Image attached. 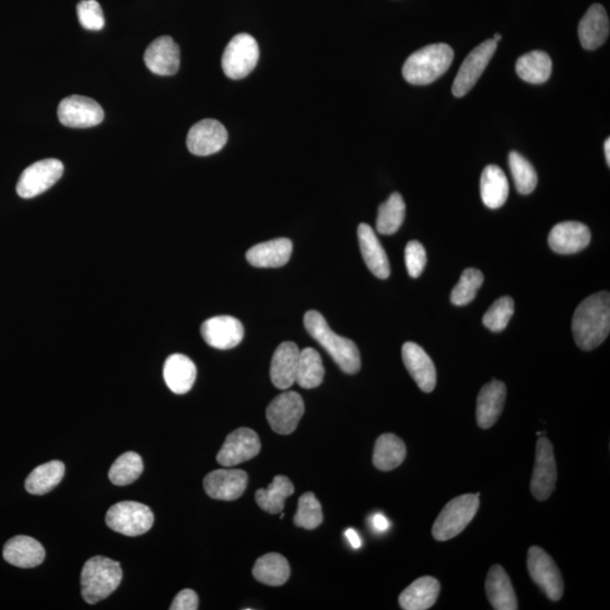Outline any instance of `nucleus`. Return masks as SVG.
<instances>
[{"label":"nucleus","mask_w":610,"mask_h":610,"mask_svg":"<svg viewBox=\"0 0 610 610\" xmlns=\"http://www.w3.org/2000/svg\"><path fill=\"white\" fill-rule=\"evenodd\" d=\"M121 581L120 563L103 557L90 558L81 570V596L86 603L98 604L115 593Z\"/></svg>","instance_id":"4"},{"label":"nucleus","mask_w":610,"mask_h":610,"mask_svg":"<svg viewBox=\"0 0 610 610\" xmlns=\"http://www.w3.org/2000/svg\"><path fill=\"white\" fill-rule=\"evenodd\" d=\"M402 354L405 367L416 385L424 393H432L436 386V368L429 355L412 341L404 344Z\"/></svg>","instance_id":"20"},{"label":"nucleus","mask_w":610,"mask_h":610,"mask_svg":"<svg viewBox=\"0 0 610 610\" xmlns=\"http://www.w3.org/2000/svg\"><path fill=\"white\" fill-rule=\"evenodd\" d=\"M553 62L544 52H531L518 59L516 71L521 80L530 84H543L552 75Z\"/></svg>","instance_id":"34"},{"label":"nucleus","mask_w":610,"mask_h":610,"mask_svg":"<svg viewBox=\"0 0 610 610\" xmlns=\"http://www.w3.org/2000/svg\"><path fill=\"white\" fill-rule=\"evenodd\" d=\"M440 590V582L435 577H420L399 596L400 607L405 610L429 609L438 600Z\"/></svg>","instance_id":"29"},{"label":"nucleus","mask_w":610,"mask_h":610,"mask_svg":"<svg viewBox=\"0 0 610 610\" xmlns=\"http://www.w3.org/2000/svg\"><path fill=\"white\" fill-rule=\"evenodd\" d=\"M65 464L58 460L41 464L25 481V490L32 495H44L59 485L65 476Z\"/></svg>","instance_id":"33"},{"label":"nucleus","mask_w":610,"mask_h":610,"mask_svg":"<svg viewBox=\"0 0 610 610\" xmlns=\"http://www.w3.org/2000/svg\"><path fill=\"white\" fill-rule=\"evenodd\" d=\"M145 65L155 75L172 76L180 67V49L171 36H159L144 54Z\"/></svg>","instance_id":"18"},{"label":"nucleus","mask_w":610,"mask_h":610,"mask_svg":"<svg viewBox=\"0 0 610 610\" xmlns=\"http://www.w3.org/2000/svg\"><path fill=\"white\" fill-rule=\"evenodd\" d=\"M323 521L320 502L313 493H305L299 500V508L294 517L295 526L307 530L316 529Z\"/></svg>","instance_id":"41"},{"label":"nucleus","mask_w":610,"mask_h":610,"mask_svg":"<svg viewBox=\"0 0 610 610\" xmlns=\"http://www.w3.org/2000/svg\"><path fill=\"white\" fill-rule=\"evenodd\" d=\"M481 195L486 207L498 209L508 200L509 181L502 168L489 166L484 168L481 177Z\"/></svg>","instance_id":"30"},{"label":"nucleus","mask_w":610,"mask_h":610,"mask_svg":"<svg viewBox=\"0 0 610 610\" xmlns=\"http://www.w3.org/2000/svg\"><path fill=\"white\" fill-rule=\"evenodd\" d=\"M453 50L445 43L427 45L409 57L403 67L404 79L413 85L434 83L452 66Z\"/></svg>","instance_id":"3"},{"label":"nucleus","mask_w":610,"mask_h":610,"mask_svg":"<svg viewBox=\"0 0 610 610\" xmlns=\"http://www.w3.org/2000/svg\"><path fill=\"white\" fill-rule=\"evenodd\" d=\"M199 599L194 590L185 589L176 596L171 610H197Z\"/></svg>","instance_id":"45"},{"label":"nucleus","mask_w":610,"mask_h":610,"mask_svg":"<svg viewBox=\"0 0 610 610\" xmlns=\"http://www.w3.org/2000/svg\"><path fill=\"white\" fill-rule=\"evenodd\" d=\"M294 493L293 482L285 476H276L267 489L257 491V504L271 514L283 512L285 500Z\"/></svg>","instance_id":"35"},{"label":"nucleus","mask_w":610,"mask_h":610,"mask_svg":"<svg viewBox=\"0 0 610 610\" xmlns=\"http://www.w3.org/2000/svg\"><path fill=\"white\" fill-rule=\"evenodd\" d=\"M357 235L359 248H361L362 256L368 270L377 279H388L390 276L389 259L375 231L370 225L362 223L358 226Z\"/></svg>","instance_id":"24"},{"label":"nucleus","mask_w":610,"mask_h":610,"mask_svg":"<svg viewBox=\"0 0 610 610\" xmlns=\"http://www.w3.org/2000/svg\"><path fill=\"white\" fill-rule=\"evenodd\" d=\"M487 599L496 610H517V596L511 580L500 566L490 568L485 582Z\"/></svg>","instance_id":"28"},{"label":"nucleus","mask_w":610,"mask_h":610,"mask_svg":"<svg viewBox=\"0 0 610 610\" xmlns=\"http://www.w3.org/2000/svg\"><path fill=\"white\" fill-rule=\"evenodd\" d=\"M325 377L320 354L313 348L300 350L297 384L304 389H314L320 386Z\"/></svg>","instance_id":"36"},{"label":"nucleus","mask_w":610,"mask_h":610,"mask_svg":"<svg viewBox=\"0 0 610 610\" xmlns=\"http://www.w3.org/2000/svg\"><path fill=\"white\" fill-rule=\"evenodd\" d=\"M63 175V164L56 158L35 162L23 171L16 191L22 198L36 197L57 184Z\"/></svg>","instance_id":"9"},{"label":"nucleus","mask_w":610,"mask_h":610,"mask_svg":"<svg viewBox=\"0 0 610 610\" xmlns=\"http://www.w3.org/2000/svg\"><path fill=\"white\" fill-rule=\"evenodd\" d=\"M106 522L113 531L136 537L147 534L153 527L154 514L148 505L125 500L108 510Z\"/></svg>","instance_id":"6"},{"label":"nucleus","mask_w":610,"mask_h":610,"mask_svg":"<svg viewBox=\"0 0 610 610\" xmlns=\"http://www.w3.org/2000/svg\"><path fill=\"white\" fill-rule=\"evenodd\" d=\"M507 399V386L493 380L482 386L477 398L476 417L481 429H490L498 422Z\"/></svg>","instance_id":"21"},{"label":"nucleus","mask_w":610,"mask_h":610,"mask_svg":"<svg viewBox=\"0 0 610 610\" xmlns=\"http://www.w3.org/2000/svg\"><path fill=\"white\" fill-rule=\"evenodd\" d=\"M202 336L212 348L225 350L236 348L243 341L244 329L238 319L218 316L203 323Z\"/></svg>","instance_id":"17"},{"label":"nucleus","mask_w":610,"mask_h":610,"mask_svg":"<svg viewBox=\"0 0 610 610\" xmlns=\"http://www.w3.org/2000/svg\"><path fill=\"white\" fill-rule=\"evenodd\" d=\"M144 471L143 460L138 453L121 454L109 471V480L116 486H127L138 481Z\"/></svg>","instance_id":"38"},{"label":"nucleus","mask_w":610,"mask_h":610,"mask_svg":"<svg viewBox=\"0 0 610 610\" xmlns=\"http://www.w3.org/2000/svg\"><path fill=\"white\" fill-rule=\"evenodd\" d=\"M480 494H464L450 500L436 518L432 535L438 541H447L462 534L480 509Z\"/></svg>","instance_id":"5"},{"label":"nucleus","mask_w":610,"mask_h":610,"mask_svg":"<svg viewBox=\"0 0 610 610\" xmlns=\"http://www.w3.org/2000/svg\"><path fill=\"white\" fill-rule=\"evenodd\" d=\"M304 414V402L298 393L277 396L267 407V421L272 431L281 435L292 434Z\"/></svg>","instance_id":"12"},{"label":"nucleus","mask_w":610,"mask_h":610,"mask_svg":"<svg viewBox=\"0 0 610 610\" xmlns=\"http://www.w3.org/2000/svg\"><path fill=\"white\" fill-rule=\"evenodd\" d=\"M371 526L373 529L382 534V532L388 531L390 528V521L384 516V514L377 513L372 517Z\"/></svg>","instance_id":"46"},{"label":"nucleus","mask_w":610,"mask_h":610,"mask_svg":"<svg viewBox=\"0 0 610 610\" xmlns=\"http://www.w3.org/2000/svg\"><path fill=\"white\" fill-rule=\"evenodd\" d=\"M500 39H502V35L498 34V33H496V34L494 35V40L496 41V43H499V41H500Z\"/></svg>","instance_id":"49"},{"label":"nucleus","mask_w":610,"mask_h":610,"mask_svg":"<svg viewBox=\"0 0 610 610\" xmlns=\"http://www.w3.org/2000/svg\"><path fill=\"white\" fill-rule=\"evenodd\" d=\"M591 240L589 227L580 222H562L550 231L548 243L554 253L573 254L588 247Z\"/></svg>","instance_id":"19"},{"label":"nucleus","mask_w":610,"mask_h":610,"mask_svg":"<svg viewBox=\"0 0 610 610\" xmlns=\"http://www.w3.org/2000/svg\"><path fill=\"white\" fill-rule=\"evenodd\" d=\"M58 119L70 129H90L101 124L104 111L93 99L71 95L59 103Z\"/></svg>","instance_id":"13"},{"label":"nucleus","mask_w":610,"mask_h":610,"mask_svg":"<svg viewBox=\"0 0 610 610\" xmlns=\"http://www.w3.org/2000/svg\"><path fill=\"white\" fill-rule=\"evenodd\" d=\"M527 567L532 581L552 602H558L563 597L564 581L561 571L543 548L539 546H532L529 548Z\"/></svg>","instance_id":"8"},{"label":"nucleus","mask_w":610,"mask_h":610,"mask_svg":"<svg viewBox=\"0 0 610 610\" xmlns=\"http://www.w3.org/2000/svg\"><path fill=\"white\" fill-rule=\"evenodd\" d=\"M77 16L86 30L100 31L106 24L102 8L97 0H81L77 5Z\"/></svg>","instance_id":"43"},{"label":"nucleus","mask_w":610,"mask_h":610,"mask_svg":"<svg viewBox=\"0 0 610 610\" xmlns=\"http://www.w3.org/2000/svg\"><path fill=\"white\" fill-rule=\"evenodd\" d=\"M609 330V293L590 295L579 304L573 316L572 331L577 345L584 350L597 348L607 338Z\"/></svg>","instance_id":"1"},{"label":"nucleus","mask_w":610,"mask_h":610,"mask_svg":"<svg viewBox=\"0 0 610 610\" xmlns=\"http://www.w3.org/2000/svg\"><path fill=\"white\" fill-rule=\"evenodd\" d=\"M558 481L557 460L553 444L544 436H540L536 444V462L530 482L534 498L545 500L552 495Z\"/></svg>","instance_id":"10"},{"label":"nucleus","mask_w":610,"mask_h":610,"mask_svg":"<svg viewBox=\"0 0 610 610\" xmlns=\"http://www.w3.org/2000/svg\"><path fill=\"white\" fill-rule=\"evenodd\" d=\"M227 138L229 135L220 121L205 119L191 127L186 147L197 157H208L220 152L225 147Z\"/></svg>","instance_id":"16"},{"label":"nucleus","mask_w":610,"mask_h":610,"mask_svg":"<svg viewBox=\"0 0 610 610\" xmlns=\"http://www.w3.org/2000/svg\"><path fill=\"white\" fill-rule=\"evenodd\" d=\"M406 216V205L402 195L395 193L379 207L376 218V230L380 234H395L403 225Z\"/></svg>","instance_id":"37"},{"label":"nucleus","mask_w":610,"mask_h":610,"mask_svg":"<svg viewBox=\"0 0 610 610\" xmlns=\"http://www.w3.org/2000/svg\"><path fill=\"white\" fill-rule=\"evenodd\" d=\"M259 56V45L253 35H235L223 53V71L231 80H243L256 68Z\"/></svg>","instance_id":"7"},{"label":"nucleus","mask_w":610,"mask_h":610,"mask_svg":"<svg viewBox=\"0 0 610 610\" xmlns=\"http://www.w3.org/2000/svg\"><path fill=\"white\" fill-rule=\"evenodd\" d=\"M163 376L172 393L185 395L193 388L197 376V368L186 355L173 354L164 364Z\"/></svg>","instance_id":"27"},{"label":"nucleus","mask_w":610,"mask_h":610,"mask_svg":"<svg viewBox=\"0 0 610 610\" xmlns=\"http://www.w3.org/2000/svg\"><path fill=\"white\" fill-rule=\"evenodd\" d=\"M609 35V18L606 9L594 4L582 17L579 24V38L582 47L596 50L606 43Z\"/></svg>","instance_id":"25"},{"label":"nucleus","mask_w":610,"mask_h":610,"mask_svg":"<svg viewBox=\"0 0 610 610\" xmlns=\"http://www.w3.org/2000/svg\"><path fill=\"white\" fill-rule=\"evenodd\" d=\"M299 357L300 349L293 341H285L277 348L271 364L272 382L276 388L285 390L295 384Z\"/></svg>","instance_id":"22"},{"label":"nucleus","mask_w":610,"mask_h":610,"mask_svg":"<svg viewBox=\"0 0 610 610\" xmlns=\"http://www.w3.org/2000/svg\"><path fill=\"white\" fill-rule=\"evenodd\" d=\"M405 262L409 276L417 279L422 275L426 266L427 257L425 248L418 241H411L405 249Z\"/></svg>","instance_id":"44"},{"label":"nucleus","mask_w":610,"mask_h":610,"mask_svg":"<svg viewBox=\"0 0 610 610\" xmlns=\"http://www.w3.org/2000/svg\"><path fill=\"white\" fill-rule=\"evenodd\" d=\"M509 166L519 193L521 195L531 194L536 189L537 182H539L535 167L517 152L510 153Z\"/></svg>","instance_id":"39"},{"label":"nucleus","mask_w":610,"mask_h":610,"mask_svg":"<svg viewBox=\"0 0 610 610\" xmlns=\"http://www.w3.org/2000/svg\"><path fill=\"white\" fill-rule=\"evenodd\" d=\"M484 283V275L475 268H467L460 277L459 283L454 286L452 302L457 307H463L476 298L478 290Z\"/></svg>","instance_id":"40"},{"label":"nucleus","mask_w":610,"mask_h":610,"mask_svg":"<svg viewBox=\"0 0 610 610\" xmlns=\"http://www.w3.org/2000/svg\"><path fill=\"white\" fill-rule=\"evenodd\" d=\"M253 575L263 585L281 586L290 579L291 567L288 559L281 554L270 553L257 559Z\"/></svg>","instance_id":"31"},{"label":"nucleus","mask_w":610,"mask_h":610,"mask_svg":"<svg viewBox=\"0 0 610 610\" xmlns=\"http://www.w3.org/2000/svg\"><path fill=\"white\" fill-rule=\"evenodd\" d=\"M605 155H606L607 164L610 166V139L605 140Z\"/></svg>","instance_id":"48"},{"label":"nucleus","mask_w":610,"mask_h":610,"mask_svg":"<svg viewBox=\"0 0 610 610\" xmlns=\"http://www.w3.org/2000/svg\"><path fill=\"white\" fill-rule=\"evenodd\" d=\"M345 536L346 539H348V543L354 549H358L361 548L362 546V539L361 537L358 536L357 532L352 529V528H349V529L345 531Z\"/></svg>","instance_id":"47"},{"label":"nucleus","mask_w":610,"mask_h":610,"mask_svg":"<svg viewBox=\"0 0 610 610\" xmlns=\"http://www.w3.org/2000/svg\"><path fill=\"white\" fill-rule=\"evenodd\" d=\"M514 313L512 298L503 297L495 301L482 318V323L491 331L500 332L508 327Z\"/></svg>","instance_id":"42"},{"label":"nucleus","mask_w":610,"mask_h":610,"mask_svg":"<svg viewBox=\"0 0 610 610\" xmlns=\"http://www.w3.org/2000/svg\"><path fill=\"white\" fill-rule=\"evenodd\" d=\"M261 450V439L256 432L241 427L227 435L216 459L221 466L231 468L257 457Z\"/></svg>","instance_id":"14"},{"label":"nucleus","mask_w":610,"mask_h":610,"mask_svg":"<svg viewBox=\"0 0 610 610\" xmlns=\"http://www.w3.org/2000/svg\"><path fill=\"white\" fill-rule=\"evenodd\" d=\"M5 561L14 567L32 568L43 564L45 558L43 546L29 536H16L4 546Z\"/></svg>","instance_id":"23"},{"label":"nucleus","mask_w":610,"mask_h":610,"mask_svg":"<svg viewBox=\"0 0 610 610\" xmlns=\"http://www.w3.org/2000/svg\"><path fill=\"white\" fill-rule=\"evenodd\" d=\"M248 486L247 472L241 469L224 467L209 472L204 480V489L209 498L221 500H238Z\"/></svg>","instance_id":"15"},{"label":"nucleus","mask_w":610,"mask_h":610,"mask_svg":"<svg viewBox=\"0 0 610 610\" xmlns=\"http://www.w3.org/2000/svg\"><path fill=\"white\" fill-rule=\"evenodd\" d=\"M292 241L285 238L267 241L248 250L247 261L258 268L283 267L292 256Z\"/></svg>","instance_id":"26"},{"label":"nucleus","mask_w":610,"mask_h":610,"mask_svg":"<svg viewBox=\"0 0 610 610\" xmlns=\"http://www.w3.org/2000/svg\"><path fill=\"white\" fill-rule=\"evenodd\" d=\"M496 48H498V43L494 39H490L484 41L468 54L462 65L460 66L456 80L453 81V93L454 97H464L475 86L487 65H489L491 57L494 56Z\"/></svg>","instance_id":"11"},{"label":"nucleus","mask_w":610,"mask_h":610,"mask_svg":"<svg viewBox=\"0 0 610 610\" xmlns=\"http://www.w3.org/2000/svg\"><path fill=\"white\" fill-rule=\"evenodd\" d=\"M406 454V445L402 439L391 434H382L375 445L373 463L379 471L390 472L404 462Z\"/></svg>","instance_id":"32"},{"label":"nucleus","mask_w":610,"mask_h":610,"mask_svg":"<svg viewBox=\"0 0 610 610\" xmlns=\"http://www.w3.org/2000/svg\"><path fill=\"white\" fill-rule=\"evenodd\" d=\"M304 327L330 355L340 370L348 375H355L361 368V355L353 340L335 334L329 325L318 311H309L304 316Z\"/></svg>","instance_id":"2"}]
</instances>
